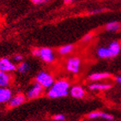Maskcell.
I'll return each instance as SVG.
<instances>
[{"instance_id":"10","label":"cell","mask_w":121,"mask_h":121,"mask_svg":"<svg viewBox=\"0 0 121 121\" xmlns=\"http://www.w3.org/2000/svg\"><path fill=\"white\" fill-rule=\"evenodd\" d=\"M11 76L8 73L0 71V87H6L10 84Z\"/></svg>"},{"instance_id":"21","label":"cell","mask_w":121,"mask_h":121,"mask_svg":"<svg viewBox=\"0 0 121 121\" xmlns=\"http://www.w3.org/2000/svg\"><path fill=\"white\" fill-rule=\"evenodd\" d=\"M92 35L91 34H87V35H86L84 37H83V39H82V41L83 42H86V41H89V40H91V38H92Z\"/></svg>"},{"instance_id":"11","label":"cell","mask_w":121,"mask_h":121,"mask_svg":"<svg viewBox=\"0 0 121 121\" xmlns=\"http://www.w3.org/2000/svg\"><path fill=\"white\" fill-rule=\"evenodd\" d=\"M111 76V75L109 73L107 72H103V73H94L92 75H89V80L92 81H97L99 80H103V79H107L109 78Z\"/></svg>"},{"instance_id":"2","label":"cell","mask_w":121,"mask_h":121,"mask_svg":"<svg viewBox=\"0 0 121 121\" xmlns=\"http://www.w3.org/2000/svg\"><path fill=\"white\" fill-rule=\"evenodd\" d=\"M36 83L40 84L44 88H51L54 84V80L52 76L48 72L42 71L36 75Z\"/></svg>"},{"instance_id":"5","label":"cell","mask_w":121,"mask_h":121,"mask_svg":"<svg viewBox=\"0 0 121 121\" xmlns=\"http://www.w3.org/2000/svg\"><path fill=\"white\" fill-rule=\"evenodd\" d=\"M40 58L46 63H52L54 60V54L50 48H40Z\"/></svg>"},{"instance_id":"26","label":"cell","mask_w":121,"mask_h":121,"mask_svg":"<svg viewBox=\"0 0 121 121\" xmlns=\"http://www.w3.org/2000/svg\"><path fill=\"white\" fill-rule=\"evenodd\" d=\"M116 81H117L118 83H119V84H121V76H117L116 77Z\"/></svg>"},{"instance_id":"15","label":"cell","mask_w":121,"mask_h":121,"mask_svg":"<svg viewBox=\"0 0 121 121\" xmlns=\"http://www.w3.org/2000/svg\"><path fill=\"white\" fill-rule=\"evenodd\" d=\"M120 28V24L117 21H112L106 25V30L108 31H112V32H116Z\"/></svg>"},{"instance_id":"6","label":"cell","mask_w":121,"mask_h":121,"mask_svg":"<svg viewBox=\"0 0 121 121\" xmlns=\"http://www.w3.org/2000/svg\"><path fill=\"white\" fill-rule=\"evenodd\" d=\"M43 87L40 84H38V83H36L29 90L28 92H27V97L29 99L36 98V97H38L43 93Z\"/></svg>"},{"instance_id":"9","label":"cell","mask_w":121,"mask_h":121,"mask_svg":"<svg viewBox=\"0 0 121 121\" xmlns=\"http://www.w3.org/2000/svg\"><path fill=\"white\" fill-rule=\"evenodd\" d=\"M26 100V97H25L24 95L22 94H18V95L14 96V97H12V99L9 101V107L11 108H14V107H18L20 105H21Z\"/></svg>"},{"instance_id":"1","label":"cell","mask_w":121,"mask_h":121,"mask_svg":"<svg viewBox=\"0 0 121 121\" xmlns=\"http://www.w3.org/2000/svg\"><path fill=\"white\" fill-rule=\"evenodd\" d=\"M69 84L66 81H59L55 82L52 87L49 89L48 96L51 98H58V97H65L69 94Z\"/></svg>"},{"instance_id":"12","label":"cell","mask_w":121,"mask_h":121,"mask_svg":"<svg viewBox=\"0 0 121 121\" xmlns=\"http://www.w3.org/2000/svg\"><path fill=\"white\" fill-rule=\"evenodd\" d=\"M97 55L101 59H108V58H113L111 52L108 48H100L97 50Z\"/></svg>"},{"instance_id":"19","label":"cell","mask_w":121,"mask_h":121,"mask_svg":"<svg viewBox=\"0 0 121 121\" xmlns=\"http://www.w3.org/2000/svg\"><path fill=\"white\" fill-rule=\"evenodd\" d=\"M53 119H54L55 120L62 121V120H65V115H63V114H57V115H55L54 117H53Z\"/></svg>"},{"instance_id":"17","label":"cell","mask_w":121,"mask_h":121,"mask_svg":"<svg viewBox=\"0 0 121 121\" xmlns=\"http://www.w3.org/2000/svg\"><path fill=\"white\" fill-rule=\"evenodd\" d=\"M17 70L21 74H26L30 70V65L27 63H22L19 65V67L17 68Z\"/></svg>"},{"instance_id":"23","label":"cell","mask_w":121,"mask_h":121,"mask_svg":"<svg viewBox=\"0 0 121 121\" xmlns=\"http://www.w3.org/2000/svg\"><path fill=\"white\" fill-rule=\"evenodd\" d=\"M45 2H46V1H44V0H32V1H31V3L34 4H41Z\"/></svg>"},{"instance_id":"8","label":"cell","mask_w":121,"mask_h":121,"mask_svg":"<svg viewBox=\"0 0 121 121\" xmlns=\"http://www.w3.org/2000/svg\"><path fill=\"white\" fill-rule=\"evenodd\" d=\"M70 95L75 98H82L85 96V91L80 86H74L70 89Z\"/></svg>"},{"instance_id":"25","label":"cell","mask_w":121,"mask_h":121,"mask_svg":"<svg viewBox=\"0 0 121 121\" xmlns=\"http://www.w3.org/2000/svg\"><path fill=\"white\" fill-rule=\"evenodd\" d=\"M104 9H95V10H92L91 12V14H98V13H102Z\"/></svg>"},{"instance_id":"18","label":"cell","mask_w":121,"mask_h":121,"mask_svg":"<svg viewBox=\"0 0 121 121\" xmlns=\"http://www.w3.org/2000/svg\"><path fill=\"white\" fill-rule=\"evenodd\" d=\"M103 112H91L88 114V118L90 119H97V118H102Z\"/></svg>"},{"instance_id":"20","label":"cell","mask_w":121,"mask_h":121,"mask_svg":"<svg viewBox=\"0 0 121 121\" xmlns=\"http://www.w3.org/2000/svg\"><path fill=\"white\" fill-rule=\"evenodd\" d=\"M102 118H103V119H107V120H113V117L112 116V115L108 114V113H103V116H102Z\"/></svg>"},{"instance_id":"4","label":"cell","mask_w":121,"mask_h":121,"mask_svg":"<svg viewBox=\"0 0 121 121\" xmlns=\"http://www.w3.org/2000/svg\"><path fill=\"white\" fill-rule=\"evenodd\" d=\"M16 69V66L10 62V60L7 58L0 59V71L2 72H10Z\"/></svg>"},{"instance_id":"22","label":"cell","mask_w":121,"mask_h":121,"mask_svg":"<svg viewBox=\"0 0 121 121\" xmlns=\"http://www.w3.org/2000/svg\"><path fill=\"white\" fill-rule=\"evenodd\" d=\"M32 54L36 57H40V48H35L32 51Z\"/></svg>"},{"instance_id":"7","label":"cell","mask_w":121,"mask_h":121,"mask_svg":"<svg viewBox=\"0 0 121 121\" xmlns=\"http://www.w3.org/2000/svg\"><path fill=\"white\" fill-rule=\"evenodd\" d=\"M12 99V92L7 87H0V103H9Z\"/></svg>"},{"instance_id":"16","label":"cell","mask_w":121,"mask_h":121,"mask_svg":"<svg viewBox=\"0 0 121 121\" xmlns=\"http://www.w3.org/2000/svg\"><path fill=\"white\" fill-rule=\"evenodd\" d=\"M74 49V46L71 44H69V45H65V46H63L62 48H60L59 49V53L60 54H67V53H69L71 51Z\"/></svg>"},{"instance_id":"13","label":"cell","mask_w":121,"mask_h":121,"mask_svg":"<svg viewBox=\"0 0 121 121\" xmlns=\"http://www.w3.org/2000/svg\"><path fill=\"white\" fill-rule=\"evenodd\" d=\"M108 48L110 50V52H111L113 57H115L119 53L121 48H120V44L118 42H113V43H111L109 44Z\"/></svg>"},{"instance_id":"3","label":"cell","mask_w":121,"mask_h":121,"mask_svg":"<svg viewBox=\"0 0 121 121\" xmlns=\"http://www.w3.org/2000/svg\"><path fill=\"white\" fill-rule=\"evenodd\" d=\"M80 65H81V59L79 58H69L67 61V69L73 74H77L80 70Z\"/></svg>"},{"instance_id":"14","label":"cell","mask_w":121,"mask_h":121,"mask_svg":"<svg viewBox=\"0 0 121 121\" xmlns=\"http://www.w3.org/2000/svg\"><path fill=\"white\" fill-rule=\"evenodd\" d=\"M112 86L109 84H102V83H93L89 86V88L91 90H99V91H103V90H108L111 88Z\"/></svg>"},{"instance_id":"24","label":"cell","mask_w":121,"mask_h":121,"mask_svg":"<svg viewBox=\"0 0 121 121\" xmlns=\"http://www.w3.org/2000/svg\"><path fill=\"white\" fill-rule=\"evenodd\" d=\"M14 59L15 61H17V62H20V61H21L23 59V57L21 55H15L14 57Z\"/></svg>"}]
</instances>
